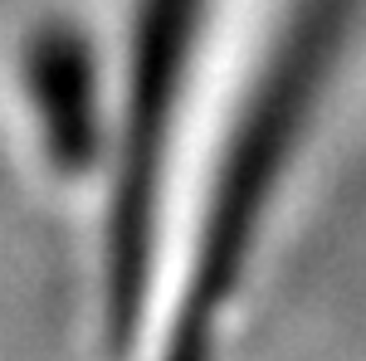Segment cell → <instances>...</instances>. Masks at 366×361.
Returning <instances> with one entry per match:
<instances>
[{
	"label": "cell",
	"instance_id": "1",
	"mask_svg": "<svg viewBox=\"0 0 366 361\" xmlns=\"http://www.w3.org/2000/svg\"><path fill=\"white\" fill-rule=\"evenodd\" d=\"M347 20H352V0H303L274 64L264 69L259 93L249 112L239 117V132L229 142L215 195H210V215H205L196 269H191V293L181 312L186 327H210V317L225 307L229 288L239 283L259 215L283 171V157L298 142V127L308 122L317 84L337 54Z\"/></svg>",
	"mask_w": 366,
	"mask_h": 361
},
{
	"label": "cell",
	"instance_id": "2",
	"mask_svg": "<svg viewBox=\"0 0 366 361\" xmlns=\"http://www.w3.org/2000/svg\"><path fill=\"white\" fill-rule=\"evenodd\" d=\"M196 25L200 0H142L132 84H127V112H122V152H117L113 229H108L113 327H132L147 303V278L157 254V210H162V167H167L181 84L191 69Z\"/></svg>",
	"mask_w": 366,
	"mask_h": 361
},
{
	"label": "cell",
	"instance_id": "3",
	"mask_svg": "<svg viewBox=\"0 0 366 361\" xmlns=\"http://www.w3.org/2000/svg\"><path fill=\"white\" fill-rule=\"evenodd\" d=\"M25 84L49 162L59 171H88L98 157V74L84 34L69 25L39 29L25 54Z\"/></svg>",
	"mask_w": 366,
	"mask_h": 361
}]
</instances>
